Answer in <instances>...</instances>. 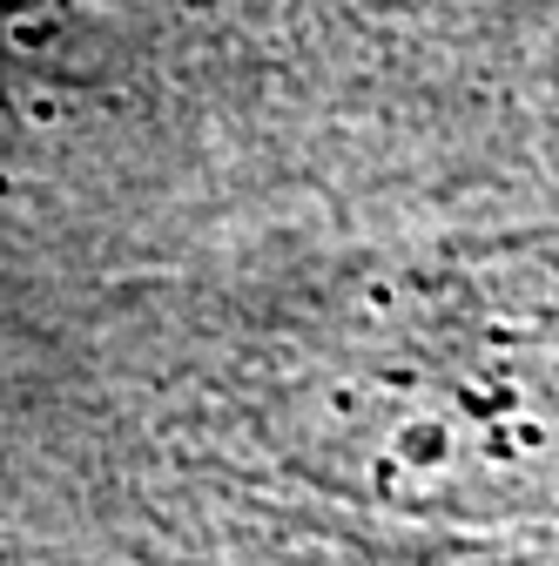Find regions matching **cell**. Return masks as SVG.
I'll use <instances>...</instances> for the list:
<instances>
[{
    "label": "cell",
    "instance_id": "obj_1",
    "mask_svg": "<svg viewBox=\"0 0 559 566\" xmlns=\"http://www.w3.org/2000/svg\"><path fill=\"white\" fill-rule=\"evenodd\" d=\"M304 424V459L371 506L418 520H559V365L391 358L330 378Z\"/></svg>",
    "mask_w": 559,
    "mask_h": 566
},
{
    "label": "cell",
    "instance_id": "obj_2",
    "mask_svg": "<svg viewBox=\"0 0 559 566\" xmlns=\"http://www.w3.org/2000/svg\"><path fill=\"white\" fill-rule=\"evenodd\" d=\"M506 566H559V553H546V559H506Z\"/></svg>",
    "mask_w": 559,
    "mask_h": 566
}]
</instances>
